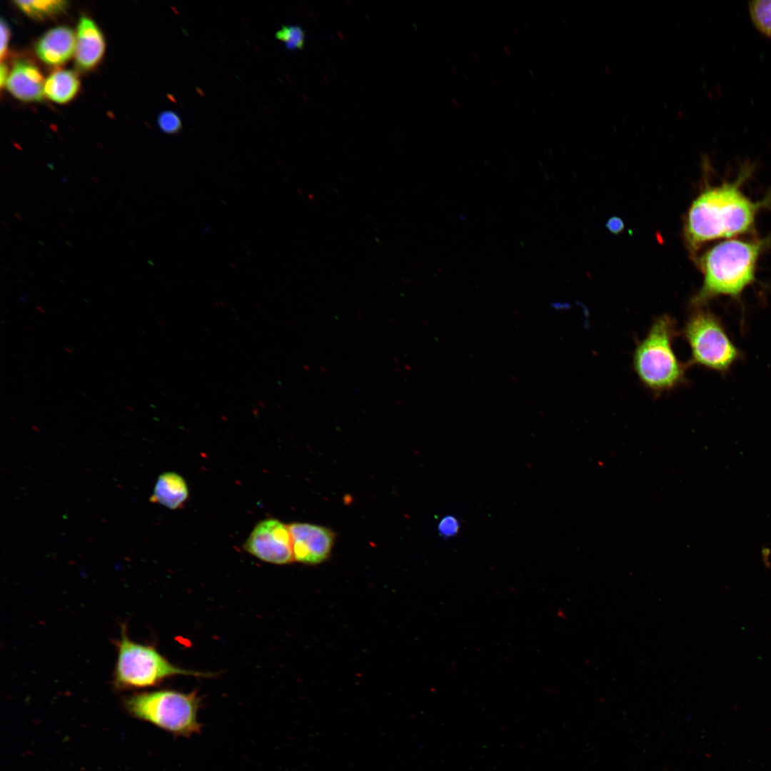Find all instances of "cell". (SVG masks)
Returning a JSON list of instances; mask_svg holds the SVG:
<instances>
[{"instance_id":"6","label":"cell","mask_w":771,"mask_h":771,"mask_svg":"<svg viewBox=\"0 0 771 771\" xmlns=\"http://www.w3.org/2000/svg\"><path fill=\"white\" fill-rule=\"evenodd\" d=\"M118 655L114 673V685L119 689L153 686L166 677L176 675L208 676L171 664L154 647L129 639L125 627L117 642Z\"/></svg>"},{"instance_id":"19","label":"cell","mask_w":771,"mask_h":771,"mask_svg":"<svg viewBox=\"0 0 771 771\" xmlns=\"http://www.w3.org/2000/svg\"><path fill=\"white\" fill-rule=\"evenodd\" d=\"M11 36L10 28L8 24L1 19V49L0 57L2 60L7 52L8 44Z\"/></svg>"},{"instance_id":"15","label":"cell","mask_w":771,"mask_h":771,"mask_svg":"<svg viewBox=\"0 0 771 771\" xmlns=\"http://www.w3.org/2000/svg\"><path fill=\"white\" fill-rule=\"evenodd\" d=\"M749 10L756 27L771 36V0L751 1Z\"/></svg>"},{"instance_id":"21","label":"cell","mask_w":771,"mask_h":771,"mask_svg":"<svg viewBox=\"0 0 771 771\" xmlns=\"http://www.w3.org/2000/svg\"><path fill=\"white\" fill-rule=\"evenodd\" d=\"M14 215L18 219H19L21 221L22 220V218H21V216L18 213H15Z\"/></svg>"},{"instance_id":"1","label":"cell","mask_w":771,"mask_h":771,"mask_svg":"<svg viewBox=\"0 0 771 771\" xmlns=\"http://www.w3.org/2000/svg\"><path fill=\"white\" fill-rule=\"evenodd\" d=\"M750 167L746 165L733 181L706 188L692 203L685 233L692 251L708 241L754 232L757 216L771 202V193L753 201L744 193L742 186L750 176Z\"/></svg>"},{"instance_id":"12","label":"cell","mask_w":771,"mask_h":771,"mask_svg":"<svg viewBox=\"0 0 771 771\" xmlns=\"http://www.w3.org/2000/svg\"><path fill=\"white\" fill-rule=\"evenodd\" d=\"M188 496V488L183 477L166 472L158 477L151 500L174 510L182 507Z\"/></svg>"},{"instance_id":"5","label":"cell","mask_w":771,"mask_h":771,"mask_svg":"<svg viewBox=\"0 0 771 771\" xmlns=\"http://www.w3.org/2000/svg\"><path fill=\"white\" fill-rule=\"evenodd\" d=\"M136 717L177 735L190 736L201 730L198 721L199 697L195 692L161 690L142 692L126 700Z\"/></svg>"},{"instance_id":"2","label":"cell","mask_w":771,"mask_h":771,"mask_svg":"<svg viewBox=\"0 0 771 771\" xmlns=\"http://www.w3.org/2000/svg\"><path fill=\"white\" fill-rule=\"evenodd\" d=\"M771 246V234L764 238H729L707 251L700 258L703 274L700 290L690 306H705L710 301L727 296L740 301L742 293L756 281L758 261Z\"/></svg>"},{"instance_id":"17","label":"cell","mask_w":771,"mask_h":771,"mask_svg":"<svg viewBox=\"0 0 771 771\" xmlns=\"http://www.w3.org/2000/svg\"><path fill=\"white\" fill-rule=\"evenodd\" d=\"M157 123L160 129L166 133L174 134L182 128L180 116L173 111H163L159 114Z\"/></svg>"},{"instance_id":"20","label":"cell","mask_w":771,"mask_h":771,"mask_svg":"<svg viewBox=\"0 0 771 771\" xmlns=\"http://www.w3.org/2000/svg\"><path fill=\"white\" fill-rule=\"evenodd\" d=\"M8 69L7 66L1 63L0 67V86L2 88L6 84L8 79Z\"/></svg>"},{"instance_id":"14","label":"cell","mask_w":771,"mask_h":771,"mask_svg":"<svg viewBox=\"0 0 771 771\" xmlns=\"http://www.w3.org/2000/svg\"><path fill=\"white\" fill-rule=\"evenodd\" d=\"M14 4L29 17L40 20L62 13L69 4L61 0L14 1Z\"/></svg>"},{"instance_id":"11","label":"cell","mask_w":771,"mask_h":771,"mask_svg":"<svg viewBox=\"0 0 771 771\" xmlns=\"http://www.w3.org/2000/svg\"><path fill=\"white\" fill-rule=\"evenodd\" d=\"M76 36L74 31L60 26L47 31L36 44V53L45 64L59 66L66 62L75 51Z\"/></svg>"},{"instance_id":"8","label":"cell","mask_w":771,"mask_h":771,"mask_svg":"<svg viewBox=\"0 0 771 771\" xmlns=\"http://www.w3.org/2000/svg\"><path fill=\"white\" fill-rule=\"evenodd\" d=\"M288 527L296 560L316 565L329 557L335 540V534L330 529L306 523H293Z\"/></svg>"},{"instance_id":"16","label":"cell","mask_w":771,"mask_h":771,"mask_svg":"<svg viewBox=\"0 0 771 771\" xmlns=\"http://www.w3.org/2000/svg\"><path fill=\"white\" fill-rule=\"evenodd\" d=\"M305 31L298 25H283L276 33V38L284 43L291 51L302 49L305 44Z\"/></svg>"},{"instance_id":"7","label":"cell","mask_w":771,"mask_h":771,"mask_svg":"<svg viewBox=\"0 0 771 771\" xmlns=\"http://www.w3.org/2000/svg\"><path fill=\"white\" fill-rule=\"evenodd\" d=\"M243 548L256 558L270 563L283 565L295 560L289 527L276 519L259 522L246 540Z\"/></svg>"},{"instance_id":"13","label":"cell","mask_w":771,"mask_h":771,"mask_svg":"<svg viewBox=\"0 0 771 771\" xmlns=\"http://www.w3.org/2000/svg\"><path fill=\"white\" fill-rule=\"evenodd\" d=\"M80 82L77 75L71 70L61 69L51 74L44 84V94L57 104H66L78 94Z\"/></svg>"},{"instance_id":"10","label":"cell","mask_w":771,"mask_h":771,"mask_svg":"<svg viewBox=\"0 0 771 771\" xmlns=\"http://www.w3.org/2000/svg\"><path fill=\"white\" fill-rule=\"evenodd\" d=\"M44 79L39 68L26 60L16 61L6 86L15 98L25 102L40 101L44 94Z\"/></svg>"},{"instance_id":"18","label":"cell","mask_w":771,"mask_h":771,"mask_svg":"<svg viewBox=\"0 0 771 771\" xmlns=\"http://www.w3.org/2000/svg\"><path fill=\"white\" fill-rule=\"evenodd\" d=\"M460 529L458 520L453 515H446L440 521L438 530L441 537L448 538L457 535Z\"/></svg>"},{"instance_id":"3","label":"cell","mask_w":771,"mask_h":771,"mask_svg":"<svg viewBox=\"0 0 771 771\" xmlns=\"http://www.w3.org/2000/svg\"><path fill=\"white\" fill-rule=\"evenodd\" d=\"M677 336L676 321L668 314H662L653 321L634 351V371L644 387L655 395L686 383L690 364L681 362L674 351L673 342Z\"/></svg>"},{"instance_id":"9","label":"cell","mask_w":771,"mask_h":771,"mask_svg":"<svg viewBox=\"0 0 771 771\" xmlns=\"http://www.w3.org/2000/svg\"><path fill=\"white\" fill-rule=\"evenodd\" d=\"M105 48V39L97 24L87 16L81 17L74 51L77 67L83 71L94 68L101 60Z\"/></svg>"},{"instance_id":"4","label":"cell","mask_w":771,"mask_h":771,"mask_svg":"<svg viewBox=\"0 0 771 771\" xmlns=\"http://www.w3.org/2000/svg\"><path fill=\"white\" fill-rule=\"evenodd\" d=\"M689 345V364L725 374L742 358L722 320L708 308H694L682 331Z\"/></svg>"}]
</instances>
